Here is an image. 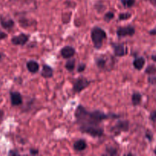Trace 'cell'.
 <instances>
[{
	"instance_id": "ba28073f",
	"label": "cell",
	"mask_w": 156,
	"mask_h": 156,
	"mask_svg": "<svg viewBox=\"0 0 156 156\" xmlns=\"http://www.w3.org/2000/svg\"><path fill=\"white\" fill-rule=\"evenodd\" d=\"M30 36L24 33H21L18 36H15L12 38V44L16 46H24L28 42Z\"/></svg>"
},
{
	"instance_id": "7c38bea8",
	"label": "cell",
	"mask_w": 156,
	"mask_h": 156,
	"mask_svg": "<svg viewBox=\"0 0 156 156\" xmlns=\"http://www.w3.org/2000/svg\"><path fill=\"white\" fill-rule=\"evenodd\" d=\"M0 24L5 30H11L15 26V21L11 18H5L0 15Z\"/></svg>"
},
{
	"instance_id": "9c48e42d",
	"label": "cell",
	"mask_w": 156,
	"mask_h": 156,
	"mask_svg": "<svg viewBox=\"0 0 156 156\" xmlns=\"http://www.w3.org/2000/svg\"><path fill=\"white\" fill-rule=\"evenodd\" d=\"M10 100L12 106H19L23 104V98L18 91H11Z\"/></svg>"
},
{
	"instance_id": "e0dca14e",
	"label": "cell",
	"mask_w": 156,
	"mask_h": 156,
	"mask_svg": "<svg viewBox=\"0 0 156 156\" xmlns=\"http://www.w3.org/2000/svg\"><path fill=\"white\" fill-rule=\"evenodd\" d=\"M142 99H143V96H142L141 93L139 91H135L133 93L132 97H131V101H132V104L133 106H138L141 104Z\"/></svg>"
},
{
	"instance_id": "d6a6232c",
	"label": "cell",
	"mask_w": 156,
	"mask_h": 156,
	"mask_svg": "<svg viewBox=\"0 0 156 156\" xmlns=\"http://www.w3.org/2000/svg\"><path fill=\"white\" fill-rule=\"evenodd\" d=\"M149 34L151 35H156V29H153V30H151L149 31Z\"/></svg>"
},
{
	"instance_id": "5b68a950",
	"label": "cell",
	"mask_w": 156,
	"mask_h": 156,
	"mask_svg": "<svg viewBox=\"0 0 156 156\" xmlns=\"http://www.w3.org/2000/svg\"><path fill=\"white\" fill-rule=\"evenodd\" d=\"M129 129V122L126 120H119L111 129V131L119 134L121 132H127Z\"/></svg>"
},
{
	"instance_id": "d6986e66",
	"label": "cell",
	"mask_w": 156,
	"mask_h": 156,
	"mask_svg": "<svg viewBox=\"0 0 156 156\" xmlns=\"http://www.w3.org/2000/svg\"><path fill=\"white\" fill-rule=\"evenodd\" d=\"M145 73L149 75H155L156 73V66L153 64L148 66L145 70Z\"/></svg>"
},
{
	"instance_id": "9a60e30c",
	"label": "cell",
	"mask_w": 156,
	"mask_h": 156,
	"mask_svg": "<svg viewBox=\"0 0 156 156\" xmlns=\"http://www.w3.org/2000/svg\"><path fill=\"white\" fill-rule=\"evenodd\" d=\"M87 148V143L84 140H79L73 144V149L77 152H82Z\"/></svg>"
},
{
	"instance_id": "d4e9b609",
	"label": "cell",
	"mask_w": 156,
	"mask_h": 156,
	"mask_svg": "<svg viewBox=\"0 0 156 156\" xmlns=\"http://www.w3.org/2000/svg\"><path fill=\"white\" fill-rule=\"evenodd\" d=\"M149 119H150L151 121L156 123V110L152 111V112H151L150 116H149Z\"/></svg>"
},
{
	"instance_id": "1f68e13d",
	"label": "cell",
	"mask_w": 156,
	"mask_h": 156,
	"mask_svg": "<svg viewBox=\"0 0 156 156\" xmlns=\"http://www.w3.org/2000/svg\"><path fill=\"white\" fill-rule=\"evenodd\" d=\"M146 1H148L149 2H150L152 5L155 6L156 7V0H146Z\"/></svg>"
},
{
	"instance_id": "e575fe53",
	"label": "cell",
	"mask_w": 156,
	"mask_h": 156,
	"mask_svg": "<svg viewBox=\"0 0 156 156\" xmlns=\"http://www.w3.org/2000/svg\"><path fill=\"white\" fill-rule=\"evenodd\" d=\"M2 54H1V53H0V59H2Z\"/></svg>"
},
{
	"instance_id": "2e32d148",
	"label": "cell",
	"mask_w": 156,
	"mask_h": 156,
	"mask_svg": "<svg viewBox=\"0 0 156 156\" xmlns=\"http://www.w3.org/2000/svg\"><path fill=\"white\" fill-rule=\"evenodd\" d=\"M145 64H146V59L143 56L136 58L133 60V62L134 68L137 70H141L144 67Z\"/></svg>"
},
{
	"instance_id": "836d02e7",
	"label": "cell",
	"mask_w": 156,
	"mask_h": 156,
	"mask_svg": "<svg viewBox=\"0 0 156 156\" xmlns=\"http://www.w3.org/2000/svg\"><path fill=\"white\" fill-rule=\"evenodd\" d=\"M151 58H152V59L154 61V62H156V54L152 55V56H151Z\"/></svg>"
},
{
	"instance_id": "6da1fadb",
	"label": "cell",
	"mask_w": 156,
	"mask_h": 156,
	"mask_svg": "<svg viewBox=\"0 0 156 156\" xmlns=\"http://www.w3.org/2000/svg\"><path fill=\"white\" fill-rule=\"evenodd\" d=\"M75 117L79 125H100L104 120L109 118H120V115L115 114H107L103 111H88L82 105H79L75 111Z\"/></svg>"
},
{
	"instance_id": "603a6c76",
	"label": "cell",
	"mask_w": 156,
	"mask_h": 156,
	"mask_svg": "<svg viewBox=\"0 0 156 156\" xmlns=\"http://www.w3.org/2000/svg\"><path fill=\"white\" fill-rule=\"evenodd\" d=\"M114 18V13L112 12H108L104 16V20H105L106 22H109L110 21L113 19Z\"/></svg>"
},
{
	"instance_id": "8992f818",
	"label": "cell",
	"mask_w": 156,
	"mask_h": 156,
	"mask_svg": "<svg viewBox=\"0 0 156 156\" xmlns=\"http://www.w3.org/2000/svg\"><path fill=\"white\" fill-rule=\"evenodd\" d=\"M136 30L135 27L132 25L123 26V27H118L117 30V34L119 37H132L135 34Z\"/></svg>"
},
{
	"instance_id": "83f0119b",
	"label": "cell",
	"mask_w": 156,
	"mask_h": 156,
	"mask_svg": "<svg viewBox=\"0 0 156 156\" xmlns=\"http://www.w3.org/2000/svg\"><path fill=\"white\" fill-rule=\"evenodd\" d=\"M9 155H19L20 153L17 150H15V149H12V150H10L9 152Z\"/></svg>"
},
{
	"instance_id": "7a4b0ae2",
	"label": "cell",
	"mask_w": 156,
	"mask_h": 156,
	"mask_svg": "<svg viewBox=\"0 0 156 156\" xmlns=\"http://www.w3.org/2000/svg\"><path fill=\"white\" fill-rule=\"evenodd\" d=\"M91 38L94 48L99 50L102 47L104 41L107 38V33L100 27H94L91 31Z\"/></svg>"
},
{
	"instance_id": "f1b7e54d",
	"label": "cell",
	"mask_w": 156,
	"mask_h": 156,
	"mask_svg": "<svg viewBox=\"0 0 156 156\" xmlns=\"http://www.w3.org/2000/svg\"><path fill=\"white\" fill-rule=\"evenodd\" d=\"M30 155H38L39 154V150L36 149H30Z\"/></svg>"
},
{
	"instance_id": "277c9868",
	"label": "cell",
	"mask_w": 156,
	"mask_h": 156,
	"mask_svg": "<svg viewBox=\"0 0 156 156\" xmlns=\"http://www.w3.org/2000/svg\"><path fill=\"white\" fill-rule=\"evenodd\" d=\"M90 84H91V82L88 79H87L86 78H79V79H76L75 82H73V91L75 93H80L81 91H82L85 88H88L90 85Z\"/></svg>"
},
{
	"instance_id": "cb8c5ba5",
	"label": "cell",
	"mask_w": 156,
	"mask_h": 156,
	"mask_svg": "<svg viewBox=\"0 0 156 156\" xmlns=\"http://www.w3.org/2000/svg\"><path fill=\"white\" fill-rule=\"evenodd\" d=\"M86 69V64L85 63H79L77 67V72L78 73H82Z\"/></svg>"
},
{
	"instance_id": "ac0fdd59",
	"label": "cell",
	"mask_w": 156,
	"mask_h": 156,
	"mask_svg": "<svg viewBox=\"0 0 156 156\" xmlns=\"http://www.w3.org/2000/svg\"><path fill=\"white\" fill-rule=\"evenodd\" d=\"M65 67L68 71L73 72L76 67V59H73V57L68 59V60L66 61L65 64Z\"/></svg>"
},
{
	"instance_id": "ffe728a7",
	"label": "cell",
	"mask_w": 156,
	"mask_h": 156,
	"mask_svg": "<svg viewBox=\"0 0 156 156\" xmlns=\"http://www.w3.org/2000/svg\"><path fill=\"white\" fill-rule=\"evenodd\" d=\"M121 2L124 7L131 8L135 5L136 0H121Z\"/></svg>"
},
{
	"instance_id": "5bb4252c",
	"label": "cell",
	"mask_w": 156,
	"mask_h": 156,
	"mask_svg": "<svg viewBox=\"0 0 156 156\" xmlns=\"http://www.w3.org/2000/svg\"><path fill=\"white\" fill-rule=\"evenodd\" d=\"M26 66H27V70L31 73H37L39 71V64L34 60H29L26 64Z\"/></svg>"
},
{
	"instance_id": "44dd1931",
	"label": "cell",
	"mask_w": 156,
	"mask_h": 156,
	"mask_svg": "<svg viewBox=\"0 0 156 156\" xmlns=\"http://www.w3.org/2000/svg\"><path fill=\"white\" fill-rule=\"evenodd\" d=\"M118 154L117 150L114 147H107L106 148V155H111L114 156L117 155Z\"/></svg>"
},
{
	"instance_id": "f546056e",
	"label": "cell",
	"mask_w": 156,
	"mask_h": 156,
	"mask_svg": "<svg viewBox=\"0 0 156 156\" xmlns=\"http://www.w3.org/2000/svg\"><path fill=\"white\" fill-rule=\"evenodd\" d=\"M8 37V34L6 33H5V32H2V31H0V41H2V40L5 39V38H6Z\"/></svg>"
},
{
	"instance_id": "484cf974",
	"label": "cell",
	"mask_w": 156,
	"mask_h": 156,
	"mask_svg": "<svg viewBox=\"0 0 156 156\" xmlns=\"http://www.w3.org/2000/svg\"><path fill=\"white\" fill-rule=\"evenodd\" d=\"M146 138L149 140V142H152L153 140V134L150 132V131H147L146 133Z\"/></svg>"
},
{
	"instance_id": "d590c367",
	"label": "cell",
	"mask_w": 156,
	"mask_h": 156,
	"mask_svg": "<svg viewBox=\"0 0 156 156\" xmlns=\"http://www.w3.org/2000/svg\"><path fill=\"white\" fill-rule=\"evenodd\" d=\"M154 153H155V155H156V149H155V151H154Z\"/></svg>"
},
{
	"instance_id": "7402d4cb",
	"label": "cell",
	"mask_w": 156,
	"mask_h": 156,
	"mask_svg": "<svg viewBox=\"0 0 156 156\" xmlns=\"http://www.w3.org/2000/svg\"><path fill=\"white\" fill-rule=\"evenodd\" d=\"M132 17V14L129 12H125V13H120L119 15V20L120 21H125V20H128Z\"/></svg>"
},
{
	"instance_id": "4fadbf2b",
	"label": "cell",
	"mask_w": 156,
	"mask_h": 156,
	"mask_svg": "<svg viewBox=\"0 0 156 156\" xmlns=\"http://www.w3.org/2000/svg\"><path fill=\"white\" fill-rule=\"evenodd\" d=\"M41 76L46 79H50V78L53 77V69L50 66L44 64L43 65L42 71L41 73Z\"/></svg>"
},
{
	"instance_id": "52a82bcc",
	"label": "cell",
	"mask_w": 156,
	"mask_h": 156,
	"mask_svg": "<svg viewBox=\"0 0 156 156\" xmlns=\"http://www.w3.org/2000/svg\"><path fill=\"white\" fill-rule=\"evenodd\" d=\"M112 48L114 50V55L118 57H122L124 56L128 53L127 47H125L123 44H117V43H112L111 44Z\"/></svg>"
},
{
	"instance_id": "3957f363",
	"label": "cell",
	"mask_w": 156,
	"mask_h": 156,
	"mask_svg": "<svg viewBox=\"0 0 156 156\" xmlns=\"http://www.w3.org/2000/svg\"><path fill=\"white\" fill-rule=\"evenodd\" d=\"M79 130L92 137H101L104 135V129L99 125H79Z\"/></svg>"
},
{
	"instance_id": "8fae6325",
	"label": "cell",
	"mask_w": 156,
	"mask_h": 156,
	"mask_svg": "<svg viewBox=\"0 0 156 156\" xmlns=\"http://www.w3.org/2000/svg\"><path fill=\"white\" fill-rule=\"evenodd\" d=\"M60 53L64 59H69L76 54V50L71 46H65L61 49Z\"/></svg>"
},
{
	"instance_id": "4dcf8cb0",
	"label": "cell",
	"mask_w": 156,
	"mask_h": 156,
	"mask_svg": "<svg viewBox=\"0 0 156 156\" xmlns=\"http://www.w3.org/2000/svg\"><path fill=\"white\" fill-rule=\"evenodd\" d=\"M3 117H4V111H3L2 110L0 109V121L2 120Z\"/></svg>"
},
{
	"instance_id": "30bf717a",
	"label": "cell",
	"mask_w": 156,
	"mask_h": 156,
	"mask_svg": "<svg viewBox=\"0 0 156 156\" xmlns=\"http://www.w3.org/2000/svg\"><path fill=\"white\" fill-rule=\"evenodd\" d=\"M108 59L106 56H98L95 58V63L98 68L100 69L101 70H107L108 69Z\"/></svg>"
},
{
	"instance_id": "4316f807",
	"label": "cell",
	"mask_w": 156,
	"mask_h": 156,
	"mask_svg": "<svg viewBox=\"0 0 156 156\" xmlns=\"http://www.w3.org/2000/svg\"><path fill=\"white\" fill-rule=\"evenodd\" d=\"M148 82H149V83L152 84V85H155V84H156V76L149 77V79H148Z\"/></svg>"
}]
</instances>
